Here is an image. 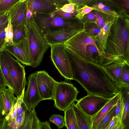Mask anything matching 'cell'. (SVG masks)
Here are the masks:
<instances>
[{
    "label": "cell",
    "instance_id": "23",
    "mask_svg": "<svg viewBox=\"0 0 129 129\" xmlns=\"http://www.w3.org/2000/svg\"><path fill=\"white\" fill-rule=\"evenodd\" d=\"M65 126L67 129H80L74 111L72 106L64 111Z\"/></svg>",
    "mask_w": 129,
    "mask_h": 129
},
{
    "label": "cell",
    "instance_id": "28",
    "mask_svg": "<svg viewBox=\"0 0 129 129\" xmlns=\"http://www.w3.org/2000/svg\"><path fill=\"white\" fill-rule=\"evenodd\" d=\"M115 106L111 109L108 113L102 119L95 129H105L109 124L113 117L115 116Z\"/></svg>",
    "mask_w": 129,
    "mask_h": 129
},
{
    "label": "cell",
    "instance_id": "10",
    "mask_svg": "<svg viewBox=\"0 0 129 129\" xmlns=\"http://www.w3.org/2000/svg\"><path fill=\"white\" fill-rule=\"evenodd\" d=\"M36 72L37 85L42 100H53L58 82L55 80L45 71Z\"/></svg>",
    "mask_w": 129,
    "mask_h": 129
},
{
    "label": "cell",
    "instance_id": "9",
    "mask_svg": "<svg viewBox=\"0 0 129 129\" xmlns=\"http://www.w3.org/2000/svg\"><path fill=\"white\" fill-rule=\"evenodd\" d=\"M28 110L23 97L17 98L9 114L4 117L2 129H22Z\"/></svg>",
    "mask_w": 129,
    "mask_h": 129
},
{
    "label": "cell",
    "instance_id": "49",
    "mask_svg": "<svg viewBox=\"0 0 129 129\" xmlns=\"http://www.w3.org/2000/svg\"><path fill=\"white\" fill-rule=\"evenodd\" d=\"M124 6L126 9L129 10V0H124Z\"/></svg>",
    "mask_w": 129,
    "mask_h": 129
},
{
    "label": "cell",
    "instance_id": "21",
    "mask_svg": "<svg viewBox=\"0 0 129 129\" xmlns=\"http://www.w3.org/2000/svg\"><path fill=\"white\" fill-rule=\"evenodd\" d=\"M117 88L120 93L123 107L121 122L126 126H129V86L122 84Z\"/></svg>",
    "mask_w": 129,
    "mask_h": 129
},
{
    "label": "cell",
    "instance_id": "30",
    "mask_svg": "<svg viewBox=\"0 0 129 129\" xmlns=\"http://www.w3.org/2000/svg\"><path fill=\"white\" fill-rule=\"evenodd\" d=\"M8 19L9 22L8 25L5 29L6 35L5 39V47L7 44H13V26L11 23L10 17L9 15Z\"/></svg>",
    "mask_w": 129,
    "mask_h": 129
},
{
    "label": "cell",
    "instance_id": "6",
    "mask_svg": "<svg viewBox=\"0 0 129 129\" xmlns=\"http://www.w3.org/2000/svg\"><path fill=\"white\" fill-rule=\"evenodd\" d=\"M95 42L94 37L91 36L84 31L71 38L65 44V45L67 49L80 58L91 62L86 48L88 45H92L100 52Z\"/></svg>",
    "mask_w": 129,
    "mask_h": 129
},
{
    "label": "cell",
    "instance_id": "8",
    "mask_svg": "<svg viewBox=\"0 0 129 129\" xmlns=\"http://www.w3.org/2000/svg\"><path fill=\"white\" fill-rule=\"evenodd\" d=\"M50 47L51 58L56 68L64 78L73 80L70 63L65 44L52 45Z\"/></svg>",
    "mask_w": 129,
    "mask_h": 129
},
{
    "label": "cell",
    "instance_id": "46",
    "mask_svg": "<svg viewBox=\"0 0 129 129\" xmlns=\"http://www.w3.org/2000/svg\"><path fill=\"white\" fill-rule=\"evenodd\" d=\"M33 17V14L31 11L27 9L26 13V26L29 23Z\"/></svg>",
    "mask_w": 129,
    "mask_h": 129
},
{
    "label": "cell",
    "instance_id": "42",
    "mask_svg": "<svg viewBox=\"0 0 129 129\" xmlns=\"http://www.w3.org/2000/svg\"><path fill=\"white\" fill-rule=\"evenodd\" d=\"M69 3H72L74 5L76 6L77 10L82 7V6H83L85 3H86L88 1L84 0H68Z\"/></svg>",
    "mask_w": 129,
    "mask_h": 129
},
{
    "label": "cell",
    "instance_id": "18",
    "mask_svg": "<svg viewBox=\"0 0 129 129\" xmlns=\"http://www.w3.org/2000/svg\"><path fill=\"white\" fill-rule=\"evenodd\" d=\"M116 18L113 17L106 19L104 26L101 29L100 33L94 37L95 44L101 54L105 50L107 40L111 26Z\"/></svg>",
    "mask_w": 129,
    "mask_h": 129
},
{
    "label": "cell",
    "instance_id": "51",
    "mask_svg": "<svg viewBox=\"0 0 129 129\" xmlns=\"http://www.w3.org/2000/svg\"></svg>",
    "mask_w": 129,
    "mask_h": 129
},
{
    "label": "cell",
    "instance_id": "11",
    "mask_svg": "<svg viewBox=\"0 0 129 129\" xmlns=\"http://www.w3.org/2000/svg\"><path fill=\"white\" fill-rule=\"evenodd\" d=\"M95 95L88 94L77 101L76 105L90 117L99 112L111 99Z\"/></svg>",
    "mask_w": 129,
    "mask_h": 129
},
{
    "label": "cell",
    "instance_id": "26",
    "mask_svg": "<svg viewBox=\"0 0 129 129\" xmlns=\"http://www.w3.org/2000/svg\"><path fill=\"white\" fill-rule=\"evenodd\" d=\"M94 10L98 11L103 14L116 17L119 15L115 10L108 6L104 5L101 2L93 5L91 7Z\"/></svg>",
    "mask_w": 129,
    "mask_h": 129
},
{
    "label": "cell",
    "instance_id": "25",
    "mask_svg": "<svg viewBox=\"0 0 129 129\" xmlns=\"http://www.w3.org/2000/svg\"><path fill=\"white\" fill-rule=\"evenodd\" d=\"M0 68L7 83L8 87L13 90V85L8 66L2 51L0 52Z\"/></svg>",
    "mask_w": 129,
    "mask_h": 129
},
{
    "label": "cell",
    "instance_id": "13",
    "mask_svg": "<svg viewBox=\"0 0 129 129\" xmlns=\"http://www.w3.org/2000/svg\"><path fill=\"white\" fill-rule=\"evenodd\" d=\"M4 50L14 56L22 64L32 66L31 54L27 38L18 44H7Z\"/></svg>",
    "mask_w": 129,
    "mask_h": 129
},
{
    "label": "cell",
    "instance_id": "35",
    "mask_svg": "<svg viewBox=\"0 0 129 129\" xmlns=\"http://www.w3.org/2000/svg\"><path fill=\"white\" fill-rule=\"evenodd\" d=\"M8 19L0 28V52L4 50L5 46V29L8 26Z\"/></svg>",
    "mask_w": 129,
    "mask_h": 129
},
{
    "label": "cell",
    "instance_id": "41",
    "mask_svg": "<svg viewBox=\"0 0 129 129\" xmlns=\"http://www.w3.org/2000/svg\"><path fill=\"white\" fill-rule=\"evenodd\" d=\"M121 122L120 120L117 117L114 116L109 124L105 129H113L120 122Z\"/></svg>",
    "mask_w": 129,
    "mask_h": 129
},
{
    "label": "cell",
    "instance_id": "20",
    "mask_svg": "<svg viewBox=\"0 0 129 129\" xmlns=\"http://www.w3.org/2000/svg\"><path fill=\"white\" fill-rule=\"evenodd\" d=\"M123 63H114L102 67L105 72L117 88L123 84L121 76Z\"/></svg>",
    "mask_w": 129,
    "mask_h": 129
},
{
    "label": "cell",
    "instance_id": "37",
    "mask_svg": "<svg viewBox=\"0 0 129 129\" xmlns=\"http://www.w3.org/2000/svg\"><path fill=\"white\" fill-rule=\"evenodd\" d=\"M123 111V105L120 96V98L118 100L115 106V116L118 117L121 121Z\"/></svg>",
    "mask_w": 129,
    "mask_h": 129
},
{
    "label": "cell",
    "instance_id": "3",
    "mask_svg": "<svg viewBox=\"0 0 129 129\" xmlns=\"http://www.w3.org/2000/svg\"><path fill=\"white\" fill-rule=\"evenodd\" d=\"M39 30L44 37L47 32L67 28L83 27V23L76 18L65 19L50 14H33Z\"/></svg>",
    "mask_w": 129,
    "mask_h": 129
},
{
    "label": "cell",
    "instance_id": "39",
    "mask_svg": "<svg viewBox=\"0 0 129 129\" xmlns=\"http://www.w3.org/2000/svg\"><path fill=\"white\" fill-rule=\"evenodd\" d=\"M96 19V16L95 10H93L89 13L85 15L81 21H83V23L86 22L95 21Z\"/></svg>",
    "mask_w": 129,
    "mask_h": 129
},
{
    "label": "cell",
    "instance_id": "5",
    "mask_svg": "<svg viewBox=\"0 0 129 129\" xmlns=\"http://www.w3.org/2000/svg\"><path fill=\"white\" fill-rule=\"evenodd\" d=\"M1 51L8 66L13 82L14 93L17 97L19 98L28 84L25 77V66L22 65L7 51L4 50Z\"/></svg>",
    "mask_w": 129,
    "mask_h": 129
},
{
    "label": "cell",
    "instance_id": "2",
    "mask_svg": "<svg viewBox=\"0 0 129 129\" xmlns=\"http://www.w3.org/2000/svg\"><path fill=\"white\" fill-rule=\"evenodd\" d=\"M128 18L119 15L112 25L105 50L101 54V66L129 62Z\"/></svg>",
    "mask_w": 129,
    "mask_h": 129
},
{
    "label": "cell",
    "instance_id": "27",
    "mask_svg": "<svg viewBox=\"0 0 129 129\" xmlns=\"http://www.w3.org/2000/svg\"><path fill=\"white\" fill-rule=\"evenodd\" d=\"M84 31L91 36L94 37L101 31V29L95 21L86 22L83 23Z\"/></svg>",
    "mask_w": 129,
    "mask_h": 129
},
{
    "label": "cell",
    "instance_id": "17",
    "mask_svg": "<svg viewBox=\"0 0 129 129\" xmlns=\"http://www.w3.org/2000/svg\"><path fill=\"white\" fill-rule=\"evenodd\" d=\"M14 94L10 88H0V111L4 117L9 114L13 107L17 98Z\"/></svg>",
    "mask_w": 129,
    "mask_h": 129
},
{
    "label": "cell",
    "instance_id": "31",
    "mask_svg": "<svg viewBox=\"0 0 129 129\" xmlns=\"http://www.w3.org/2000/svg\"><path fill=\"white\" fill-rule=\"evenodd\" d=\"M121 76L122 84L129 86V62L123 63Z\"/></svg>",
    "mask_w": 129,
    "mask_h": 129
},
{
    "label": "cell",
    "instance_id": "14",
    "mask_svg": "<svg viewBox=\"0 0 129 129\" xmlns=\"http://www.w3.org/2000/svg\"><path fill=\"white\" fill-rule=\"evenodd\" d=\"M36 74V72H35L28 77L27 87L23 97V101L29 110L35 109L39 103L42 101L37 85Z\"/></svg>",
    "mask_w": 129,
    "mask_h": 129
},
{
    "label": "cell",
    "instance_id": "29",
    "mask_svg": "<svg viewBox=\"0 0 129 129\" xmlns=\"http://www.w3.org/2000/svg\"><path fill=\"white\" fill-rule=\"evenodd\" d=\"M20 0H1L0 1V13L10 10Z\"/></svg>",
    "mask_w": 129,
    "mask_h": 129
},
{
    "label": "cell",
    "instance_id": "45",
    "mask_svg": "<svg viewBox=\"0 0 129 129\" xmlns=\"http://www.w3.org/2000/svg\"><path fill=\"white\" fill-rule=\"evenodd\" d=\"M39 129H52L49 123L47 121L41 122L40 123Z\"/></svg>",
    "mask_w": 129,
    "mask_h": 129
},
{
    "label": "cell",
    "instance_id": "24",
    "mask_svg": "<svg viewBox=\"0 0 129 129\" xmlns=\"http://www.w3.org/2000/svg\"><path fill=\"white\" fill-rule=\"evenodd\" d=\"M13 44L19 43L27 38V28L26 26L19 25L13 26Z\"/></svg>",
    "mask_w": 129,
    "mask_h": 129
},
{
    "label": "cell",
    "instance_id": "34",
    "mask_svg": "<svg viewBox=\"0 0 129 129\" xmlns=\"http://www.w3.org/2000/svg\"><path fill=\"white\" fill-rule=\"evenodd\" d=\"M91 7L85 5L82 7L77 10L76 18L79 20H81L84 16L93 10Z\"/></svg>",
    "mask_w": 129,
    "mask_h": 129
},
{
    "label": "cell",
    "instance_id": "4",
    "mask_svg": "<svg viewBox=\"0 0 129 129\" xmlns=\"http://www.w3.org/2000/svg\"><path fill=\"white\" fill-rule=\"evenodd\" d=\"M27 27V39L31 57V67L35 68L40 65L44 54L50 46L39 30L33 15Z\"/></svg>",
    "mask_w": 129,
    "mask_h": 129
},
{
    "label": "cell",
    "instance_id": "40",
    "mask_svg": "<svg viewBox=\"0 0 129 129\" xmlns=\"http://www.w3.org/2000/svg\"><path fill=\"white\" fill-rule=\"evenodd\" d=\"M95 11L96 16V19L95 22L101 29L104 24L105 21V19L101 13L98 11Z\"/></svg>",
    "mask_w": 129,
    "mask_h": 129
},
{
    "label": "cell",
    "instance_id": "19",
    "mask_svg": "<svg viewBox=\"0 0 129 129\" xmlns=\"http://www.w3.org/2000/svg\"><path fill=\"white\" fill-rule=\"evenodd\" d=\"M120 96V93L118 91L112 97L109 101L99 112L93 116L90 117L91 129H95L102 119L116 105Z\"/></svg>",
    "mask_w": 129,
    "mask_h": 129
},
{
    "label": "cell",
    "instance_id": "1",
    "mask_svg": "<svg viewBox=\"0 0 129 129\" xmlns=\"http://www.w3.org/2000/svg\"><path fill=\"white\" fill-rule=\"evenodd\" d=\"M66 50L73 80L78 82L88 94L110 98L118 92L102 67L81 59L66 48Z\"/></svg>",
    "mask_w": 129,
    "mask_h": 129
},
{
    "label": "cell",
    "instance_id": "43",
    "mask_svg": "<svg viewBox=\"0 0 129 129\" xmlns=\"http://www.w3.org/2000/svg\"><path fill=\"white\" fill-rule=\"evenodd\" d=\"M9 11L0 13V28L8 20Z\"/></svg>",
    "mask_w": 129,
    "mask_h": 129
},
{
    "label": "cell",
    "instance_id": "16",
    "mask_svg": "<svg viewBox=\"0 0 129 129\" xmlns=\"http://www.w3.org/2000/svg\"><path fill=\"white\" fill-rule=\"evenodd\" d=\"M27 7L26 0H20L9 11L13 26L19 25L26 26V13Z\"/></svg>",
    "mask_w": 129,
    "mask_h": 129
},
{
    "label": "cell",
    "instance_id": "44",
    "mask_svg": "<svg viewBox=\"0 0 129 129\" xmlns=\"http://www.w3.org/2000/svg\"><path fill=\"white\" fill-rule=\"evenodd\" d=\"M8 87V85L6 80L0 68V88Z\"/></svg>",
    "mask_w": 129,
    "mask_h": 129
},
{
    "label": "cell",
    "instance_id": "22",
    "mask_svg": "<svg viewBox=\"0 0 129 129\" xmlns=\"http://www.w3.org/2000/svg\"><path fill=\"white\" fill-rule=\"evenodd\" d=\"M80 129H91L90 117L83 112L73 103L71 105Z\"/></svg>",
    "mask_w": 129,
    "mask_h": 129
},
{
    "label": "cell",
    "instance_id": "50",
    "mask_svg": "<svg viewBox=\"0 0 129 129\" xmlns=\"http://www.w3.org/2000/svg\"><path fill=\"white\" fill-rule=\"evenodd\" d=\"M1 1V0H0V1Z\"/></svg>",
    "mask_w": 129,
    "mask_h": 129
},
{
    "label": "cell",
    "instance_id": "48",
    "mask_svg": "<svg viewBox=\"0 0 129 129\" xmlns=\"http://www.w3.org/2000/svg\"><path fill=\"white\" fill-rule=\"evenodd\" d=\"M4 117L0 111V129H2L3 126V121Z\"/></svg>",
    "mask_w": 129,
    "mask_h": 129
},
{
    "label": "cell",
    "instance_id": "12",
    "mask_svg": "<svg viewBox=\"0 0 129 129\" xmlns=\"http://www.w3.org/2000/svg\"><path fill=\"white\" fill-rule=\"evenodd\" d=\"M84 31L83 27L80 28H67L48 31L44 35V38L47 43L50 46L65 44L71 38Z\"/></svg>",
    "mask_w": 129,
    "mask_h": 129
},
{
    "label": "cell",
    "instance_id": "47",
    "mask_svg": "<svg viewBox=\"0 0 129 129\" xmlns=\"http://www.w3.org/2000/svg\"><path fill=\"white\" fill-rule=\"evenodd\" d=\"M126 126L121 122L119 123L113 129H124Z\"/></svg>",
    "mask_w": 129,
    "mask_h": 129
},
{
    "label": "cell",
    "instance_id": "15",
    "mask_svg": "<svg viewBox=\"0 0 129 129\" xmlns=\"http://www.w3.org/2000/svg\"><path fill=\"white\" fill-rule=\"evenodd\" d=\"M26 3L32 14H51L61 8L57 0H26Z\"/></svg>",
    "mask_w": 129,
    "mask_h": 129
},
{
    "label": "cell",
    "instance_id": "38",
    "mask_svg": "<svg viewBox=\"0 0 129 129\" xmlns=\"http://www.w3.org/2000/svg\"><path fill=\"white\" fill-rule=\"evenodd\" d=\"M62 11L70 13H77V9L75 6L72 3L65 5L60 9Z\"/></svg>",
    "mask_w": 129,
    "mask_h": 129
},
{
    "label": "cell",
    "instance_id": "32",
    "mask_svg": "<svg viewBox=\"0 0 129 129\" xmlns=\"http://www.w3.org/2000/svg\"><path fill=\"white\" fill-rule=\"evenodd\" d=\"M35 109L28 110L25 114V120L22 129H31L33 118V111Z\"/></svg>",
    "mask_w": 129,
    "mask_h": 129
},
{
    "label": "cell",
    "instance_id": "7",
    "mask_svg": "<svg viewBox=\"0 0 129 129\" xmlns=\"http://www.w3.org/2000/svg\"><path fill=\"white\" fill-rule=\"evenodd\" d=\"M79 92L72 84L58 82L53 100L54 106L60 111H64L77 101Z\"/></svg>",
    "mask_w": 129,
    "mask_h": 129
},
{
    "label": "cell",
    "instance_id": "33",
    "mask_svg": "<svg viewBox=\"0 0 129 129\" xmlns=\"http://www.w3.org/2000/svg\"><path fill=\"white\" fill-rule=\"evenodd\" d=\"M49 120L54 124L59 129L65 126L64 117L59 114H53L49 118Z\"/></svg>",
    "mask_w": 129,
    "mask_h": 129
},
{
    "label": "cell",
    "instance_id": "36",
    "mask_svg": "<svg viewBox=\"0 0 129 129\" xmlns=\"http://www.w3.org/2000/svg\"><path fill=\"white\" fill-rule=\"evenodd\" d=\"M52 13L56 16L65 19L76 18L75 15L76 13H70L64 12L60 9Z\"/></svg>",
    "mask_w": 129,
    "mask_h": 129
}]
</instances>
